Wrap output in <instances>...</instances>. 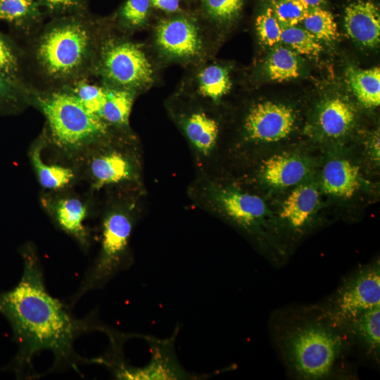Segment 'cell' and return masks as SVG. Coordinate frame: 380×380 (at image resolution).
Instances as JSON below:
<instances>
[{"label":"cell","instance_id":"obj_1","mask_svg":"<svg viewBox=\"0 0 380 380\" xmlns=\"http://www.w3.org/2000/svg\"><path fill=\"white\" fill-rule=\"evenodd\" d=\"M23 275L12 289L0 293V313L8 321L18 349L13 362L21 376L34 377V357L43 350L54 355L55 366L77 368L82 360L74 350L75 340L97 327L78 319L46 290L38 255L28 244L23 248Z\"/></svg>","mask_w":380,"mask_h":380},{"label":"cell","instance_id":"obj_2","mask_svg":"<svg viewBox=\"0 0 380 380\" xmlns=\"http://www.w3.org/2000/svg\"><path fill=\"white\" fill-rule=\"evenodd\" d=\"M82 12L56 18L36 42L35 60L53 82L70 84L82 79L94 65L99 46L96 29Z\"/></svg>","mask_w":380,"mask_h":380},{"label":"cell","instance_id":"obj_3","mask_svg":"<svg viewBox=\"0 0 380 380\" xmlns=\"http://www.w3.org/2000/svg\"><path fill=\"white\" fill-rule=\"evenodd\" d=\"M53 143L70 156H80L107 137L109 125L87 109L68 90L36 94Z\"/></svg>","mask_w":380,"mask_h":380},{"label":"cell","instance_id":"obj_4","mask_svg":"<svg viewBox=\"0 0 380 380\" xmlns=\"http://www.w3.org/2000/svg\"><path fill=\"white\" fill-rule=\"evenodd\" d=\"M133 226V219L126 210L114 209L105 215L101 223L98 256L72 297L71 304L89 291L103 287L115 274L128 267L129 243Z\"/></svg>","mask_w":380,"mask_h":380},{"label":"cell","instance_id":"obj_5","mask_svg":"<svg viewBox=\"0 0 380 380\" xmlns=\"http://www.w3.org/2000/svg\"><path fill=\"white\" fill-rule=\"evenodd\" d=\"M284 346L291 366L300 377L319 379L331 373L342 342L327 327L310 323L291 330Z\"/></svg>","mask_w":380,"mask_h":380},{"label":"cell","instance_id":"obj_6","mask_svg":"<svg viewBox=\"0 0 380 380\" xmlns=\"http://www.w3.org/2000/svg\"><path fill=\"white\" fill-rule=\"evenodd\" d=\"M94 66L105 85L136 92L153 82L154 70L138 44L122 39H108L99 44Z\"/></svg>","mask_w":380,"mask_h":380},{"label":"cell","instance_id":"obj_7","mask_svg":"<svg viewBox=\"0 0 380 380\" xmlns=\"http://www.w3.org/2000/svg\"><path fill=\"white\" fill-rule=\"evenodd\" d=\"M380 305L379 264L359 271L337 293L331 317L339 326H349L365 311Z\"/></svg>","mask_w":380,"mask_h":380},{"label":"cell","instance_id":"obj_8","mask_svg":"<svg viewBox=\"0 0 380 380\" xmlns=\"http://www.w3.org/2000/svg\"><path fill=\"white\" fill-rule=\"evenodd\" d=\"M80 157L91 186L97 191L134 179L135 168L131 158L115 148L94 145Z\"/></svg>","mask_w":380,"mask_h":380},{"label":"cell","instance_id":"obj_9","mask_svg":"<svg viewBox=\"0 0 380 380\" xmlns=\"http://www.w3.org/2000/svg\"><path fill=\"white\" fill-rule=\"evenodd\" d=\"M155 37L160 52L172 59H196L203 51L201 32L193 20L186 18L160 21L156 27Z\"/></svg>","mask_w":380,"mask_h":380},{"label":"cell","instance_id":"obj_10","mask_svg":"<svg viewBox=\"0 0 380 380\" xmlns=\"http://www.w3.org/2000/svg\"><path fill=\"white\" fill-rule=\"evenodd\" d=\"M293 110L271 101L260 102L249 110L244 122L247 137L253 141L275 142L287 137L293 131Z\"/></svg>","mask_w":380,"mask_h":380},{"label":"cell","instance_id":"obj_11","mask_svg":"<svg viewBox=\"0 0 380 380\" xmlns=\"http://www.w3.org/2000/svg\"><path fill=\"white\" fill-rule=\"evenodd\" d=\"M213 197L230 219L246 229L255 227L267 213L263 200L255 195L229 189H215Z\"/></svg>","mask_w":380,"mask_h":380},{"label":"cell","instance_id":"obj_12","mask_svg":"<svg viewBox=\"0 0 380 380\" xmlns=\"http://www.w3.org/2000/svg\"><path fill=\"white\" fill-rule=\"evenodd\" d=\"M344 25L354 41L367 47H374L380 41V12L372 1L357 0L345 10Z\"/></svg>","mask_w":380,"mask_h":380},{"label":"cell","instance_id":"obj_13","mask_svg":"<svg viewBox=\"0 0 380 380\" xmlns=\"http://www.w3.org/2000/svg\"><path fill=\"white\" fill-rule=\"evenodd\" d=\"M49 212L56 224L73 237L82 247L89 244V232L85 225L88 215L86 204L73 196H62L46 201Z\"/></svg>","mask_w":380,"mask_h":380},{"label":"cell","instance_id":"obj_14","mask_svg":"<svg viewBox=\"0 0 380 380\" xmlns=\"http://www.w3.org/2000/svg\"><path fill=\"white\" fill-rule=\"evenodd\" d=\"M232 88L229 69L217 63H205L190 78V89L196 96L208 101L217 102Z\"/></svg>","mask_w":380,"mask_h":380},{"label":"cell","instance_id":"obj_15","mask_svg":"<svg viewBox=\"0 0 380 380\" xmlns=\"http://www.w3.org/2000/svg\"><path fill=\"white\" fill-rule=\"evenodd\" d=\"M308 172V165L299 157L290 154H277L262 164L261 173L270 186L289 187L300 182Z\"/></svg>","mask_w":380,"mask_h":380},{"label":"cell","instance_id":"obj_16","mask_svg":"<svg viewBox=\"0 0 380 380\" xmlns=\"http://www.w3.org/2000/svg\"><path fill=\"white\" fill-rule=\"evenodd\" d=\"M181 124L186 137L195 148L203 155L209 154L219 135L217 121L208 112L196 109L185 114Z\"/></svg>","mask_w":380,"mask_h":380},{"label":"cell","instance_id":"obj_17","mask_svg":"<svg viewBox=\"0 0 380 380\" xmlns=\"http://www.w3.org/2000/svg\"><path fill=\"white\" fill-rule=\"evenodd\" d=\"M360 186L359 169L348 160L335 159L325 165L322 173V186L326 193L350 198L359 189Z\"/></svg>","mask_w":380,"mask_h":380},{"label":"cell","instance_id":"obj_18","mask_svg":"<svg viewBox=\"0 0 380 380\" xmlns=\"http://www.w3.org/2000/svg\"><path fill=\"white\" fill-rule=\"evenodd\" d=\"M42 140H38L30 151L31 163L40 185L50 191H61L76 179V172L70 167L56 163H47L42 158Z\"/></svg>","mask_w":380,"mask_h":380},{"label":"cell","instance_id":"obj_19","mask_svg":"<svg viewBox=\"0 0 380 380\" xmlns=\"http://www.w3.org/2000/svg\"><path fill=\"white\" fill-rule=\"evenodd\" d=\"M318 197L317 189L312 185L296 187L284 202L281 218L294 229L303 227L315 209Z\"/></svg>","mask_w":380,"mask_h":380},{"label":"cell","instance_id":"obj_20","mask_svg":"<svg viewBox=\"0 0 380 380\" xmlns=\"http://www.w3.org/2000/svg\"><path fill=\"white\" fill-rule=\"evenodd\" d=\"M355 113L351 105L340 98L326 101L319 111L318 122L322 130L329 137H338L353 127Z\"/></svg>","mask_w":380,"mask_h":380},{"label":"cell","instance_id":"obj_21","mask_svg":"<svg viewBox=\"0 0 380 380\" xmlns=\"http://www.w3.org/2000/svg\"><path fill=\"white\" fill-rule=\"evenodd\" d=\"M347 82L359 102L365 108L380 104V69L363 70L350 66L346 72Z\"/></svg>","mask_w":380,"mask_h":380},{"label":"cell","instance_id":"obj_22","mask_svg":"<svg viewBox=\"0 0 380 380\" xmlns=\"http://www.w3.org/2000/svg\"><path fill=\"white\" fill-rule=\"evenodd\" d=\"M106 87V97L101 118L109 126L127 127L129 124L135 92L108 86Z\"/></svg>","mask_w":380,"mask_h":380},{"label":"cell","instance_id":"obj_23","mask_svg":"<svg viewBox=\"0 0 380 380\" xmlns=\"http://www.w3.org/2000/svg\"><path fill=\"white\" fill-rule=\"evenodd\" d=\"M42 9L38 0H0V20L29 28L42 19Z\"/></svg>","mask_w":380,"mask_h":380},{"label":"cell","instance_id":"obj_24","mask_svg":"<svg viewBox=\"0 0 380 380\" xmlns=\"http://www.w3.org/2000/svg\"><path fill=\"white\" fill-rule=\"evenodd\" d=\"M349 327L368 351L377 357L380 349V305L363 312Z\"/></svg>","mask_w":380,"mask_h":380},{"label":"cell","instance_id":"obj_25","mask_svg":"<svg viewBox=\"0 0 380 380\" xmlns=\"http://www.w3.org/2000/svg\"><path fill=\"white\" fill-rule=\"evenodd\" d=\"M265 70L272 80L285 81L300 75V65L294 51L289 48L276 46L267 58Z\"/></svg>","mask_w":380,"mask_h":380},{"label":"cell","instance_id":"obj_26","mask_svg":"<svg viewBox=\"0 0 380 380\" xmlns=\"http://www.w3.org/2000/svg\"><path fill=\"white\" fill-rule=\"evenodd\" d=\"M68 85L71 86L66 90L70 91L85 109L101 118L106 97V87L105 85L99 86L88 83L83 81L82 79Z\"/></svg>","mask_w":380,"mask_h":380},{"label":"cell","instance_id":"obj_27","mask_svg":"<svg viewBox=\"0 0 380 380\" xmlns=\"http://www.w3.org/2000/svg\"><path fill=\"white\" fill-rule=\"evenodd\" d=\"M302 23L304 28L318 40L330 42L338 36L333 15L321 7L309 8Z\"/></svg>","mask_w":380,"mask_h":380},{"label":"cell","instance_id":"obj_28","mask_svg":"<svg viewBox=\"0 0 380 380\" xmlns=\"http://www.w3.org/2000/svg\"><path fill=\"white\" fill-rule=\"evenodd\" d=\"M281 42L291 50L308 56H317L322 50L321 44L315 37L304 27L297 25L281 26Z\"/></svg>","mask_w":380,"mask_h":380},{"label":"cell","instance_id":"obj_29","mask_svg":"<svg viewBox=\"0 0 380 380\" xmlns=\"http://www.w3.org/2000/svg\"><path fill=\"white\" fill-rule=\"evenodd\" d=\"M272 5L274 15L283 27L302 23L309 9L304 0H272Z\"/></svg>","mask_w":380,"mask_h":380},{"label":"cell","instance_id":"obj_30","mask_svg":"<svg viewBox=\"0 0 380 380\" xmlns=\"http://www.w3.org/2000/svg\"><path fill=\"white\" fill-rule=\"evenodd\" d=\"M30 91L24 83L13 80L0 72V110H9L30 99Z\"/></svg>","mask_w":380,"mask_h":380},{"label":"cell","instance_id":"obj_31","mask_svg":"<svg viewBox=\"0 0 380 380\" xmlns=\"http://www.w3.org/2000/svg\"><path fill=\"white\" fill-rule=\"evenodd\" d=\"M244 0H203L208 15L220 23H228L239 15Z\"/></svg>","mask_w":380,"mask_h":380},{"label":"cell","instance_id":"obj_32","mask_svg":"<svg viewBox=\"0 0 380 380\" xmlns=\"http://www.w3.org/2000/svg\"><path fill=\"white\" fill-rule=\"evenodd\" d=\"M0 72L23 83L19 55L12 44L0 32Z\"/></svg>","mask_w":380,"mask_h":380},{"label":"cell","instance_id":"obj_33","mask_svg":"<svg viewBox=\"0 0 380 380\" xmlns=\"http://www.w3.org/2000/svg\"><path fill=\"white\" fill-rule=\"evenodd\" d=\"M255 28L259 39L264 44L272 46L281 42V25L271 7L258 16Z\"/></svg>","mask_w":380,"mask_h":380},{"label":"cell","instance_id":"obj_34","mask_svg":"<svg viewBox=\"0 0 380 380\" xmlns=\"http://www.w3.org/2000/svg\"><path fill=\"white\" fill-rule=\"evenodd\" d=\"M150 0H127L120 11V18L124 26L137 28L147 20Z\"/></svg>","mask_w":380,"mask_h":380},{"label":"cell","instance_id":"obj_35","mask_svg":"<svg viewBox=\"0 0 380 380\" xmlns=\"http://www.w3.org/2000/svg\"><path fill=\"white\" fill-rule=\"evenodd\" d=\"M42 8L56 15L82 11L87 0H38Z\"/></svg>","mask_w":380,"mask_h":380},{"label":"cell","instance_id":"obj_36","mask_svg":"<svg viewBox=\"0 0 380 380\" xmlns=\"http://www.w3.org/2000/svg\"><path fill=\"white\" fill-rule=\"evenodd\" d=\"M156 8L166 12H175L179 8V0H150Z\"/></svg>","mask_w":380,"mask_h":380},{"label":"cell","instance_id":"obj_37","mask_svg":"<svg viewBox=\"0 0 380 380\" xmlns=\"http://www.w3.org/2000/svg\"><path fill=\"white\" fill-rule=\"evenodd\" d=\"M309 8L321 7L325 3V0H304Z\"/></svg>","mask_w":380,"mask_h":380}]
</instances>
